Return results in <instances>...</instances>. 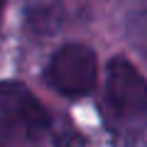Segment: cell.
Listing matches in <instances>:
<instances>
[{"instance_id": "6da1fadb", "label": "cell", "mask_w": 147, "mask_h": 147, "mask_svg": "<svg viewBox=\"0 0 147 147\" xmlns=\"http://www.w3.org/2000/svg\"><path fill=\"white\" fill-rule=\"evenodd\" d=\"M105 108L127 135L147 127V81L123 57L110 59L105 69Z\"/></svg>"}, {"instance_id": "7a4b0ae2", "label": "cell", "mask_w": 147, "mask_h": 147, "mask_svg": "<svg viewBox=\"0 0 147 147\" xmlns=\"http://www.w3.org/2000/svg\"><path fill=\"white\" fill-rule=\"evenodd\" d=\"M42 103L20 84H0V147H22L47 132Z\"/></svg>"}, {"instance_id": "3957f363", "label": "cell", "mask_w": 147, "mask_h": 147, "mask_svg": "<svg viewBox=\"0 0 147 147\" xmlns=\"http://www.w3.org/2000/svg\"><path fill=\"white\" fill-rule=\"evenodd\" d=\"M44 76L47 84L64 96H86L88 91H93L98 79L96 54L84 44H66L52 57Z\"/></svg>"}, {"instance_id": "277c9868", "label": "cell", "mask_w": 147, "mask_h": 147, "mask_svg": "<svg viewBox=\"0 0 147 147\" xmlns=\"http://www.w3.org/2000/svg\"><path fill=\"white\" fill-rule=\"evenodd\" d=\"M125 34H127V42H130L142 57H147V10L132 12V15L127 17Z\"/></svg>"}, {"instance_id": "5b68a950", "label": "cell", "mask_w": 147, "mask_h": 147, "mask_svg": "<svg viewBox=\"0 0 147 147\" xmlns=\"http://www.w3.org/2000/svg\"><path fill=\"white\" fill-rule=\"evenodd\" d=\"M0 12H3V0H0Z\"/></svg>"}]
</instances>
